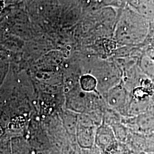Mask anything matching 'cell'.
<instances>
[{
    "instance_id": "1",
    "label": "cell",
    "mask_w": 154,
    "mask_h": 154,
    "mask_svg": "<svg viewBox=\"0 0 154 154\" xmlns=\"http://www.w3.org/2000/svg\"><path fill=\"white\" fill-rule=\"evenodd\" d=\"M81 85L83 90L91 91L94 90L97 86L96 79L90 75H85L81 78Z\"/></svg>"
},
{
    "instance_id": "2",
    "label": "cell",
    "mask_w": 154,
    "mask_h": 154,
    "mask_svg": "<svg viewBox=\"0 0 154 154\" xmlns=\"http://www.w3.org/2000/svg\"><path fill=\"white\" fill-rule=\"evenodd\" d=\"M153 60H154V58H153Z\"/></svg>"
}]
</instances>
